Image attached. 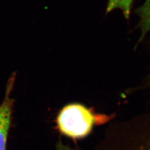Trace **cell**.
<instances>
[{
	"label": "cell",
	"mask_w": 150,
	"mask_h": 150,
	"mask_svg": "<svg viewBox=\"0 0 150 150\" xmlns=\"http://www.w3.org/2000/svg\"><path fill=\"white\" fill-rule=\"evenodd\" d=\"M16 74H13L8 81L5 96L0 105V150H6V143L11 126L14 100L11 96L15 81Z\"/></svg>",
	"instance_id": "obj_2"
},
{
	"label": "cell",
	"mask_w": 150,
	"mask_h": 150,
	"mask_svg": "<svg viewBox=\"0 0 150 150\" xmlns=\"http://www.w3.org/2000/svg\"><path fill=\"white\" fill-rule=\"evenodd\" d=\"M56 150H74L71 147L68 146V145H66L63 143L62 142H59L56 145Z\"/></svg>",
	"instance_id": "obj_5"
},
{
	"label": "cell",
	"mask_w": 150,
	"mask_h": 150,
	"mask_svg": "<svg viewBox=\"0 0 150 150\" xmlns=\"http://www.w3.org/2000/svg\"><path fill=\"white\" fill-rule=\"evenodd\" d=\"M137 12L139 17L141 36L143 38L150 31V0H145Z\"/></svg>",
	"instance_id": "obj_3"
},
{
	"label": "cell",
	"mask_w": 150,
	"mask_h": 150,
	"mask_svg": "<svg viewBox=\"0 0 150 150\" xmlns=\"http://www.w3.org/2000/svg\"><path fill=\"white\" fill-rule=\"evenodd\" d=\"M110 119V116L96 114L81 104L71 103L60 110L56 123L61 134L78 139L90 134L95 125L105 124Z\"/></svg>",
	"instance_id": "obj_1"
},
{
	"label": "cell",
	"mask_w": 150,
	"mask_h": 150,
	"mask_svg": "<svg viewBox=\"0 0 150 150\" xmlns=\"http://www.w3.org/2000/svg\"><path fill=\"white\" fill-rule=\"evenodd\" d=\"M133 0H108L106 8V13H108L115 9H120L124 16L128 19L130 16L131 6Z\"/></svg>",
	"instance_id": "obj_4"
}]
</instances>
